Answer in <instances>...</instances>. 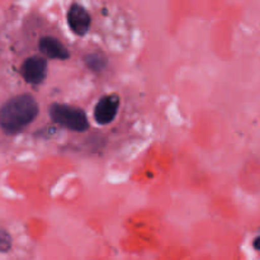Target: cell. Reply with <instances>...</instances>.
<instances>
[{"mask_svg": "<svg viewBox=\"0 0 260 260\" xmlns=\"http://www.w3.org/2000/svg\"><path fill=\"white\" fill-rule=\"evenodd\" d=\"M38 47L42 55L52 60H68L70 53L66 50L65 46L58 40L53 37H43L40 40Z\"/></svg>", "mask_w": 260, "mask_h": 260, "instance_id": "obj_6", "label": "cell"}, {"mask_svg": "<svg viewBox=\"0 0 260 260\" xmlns=\"http://www.w3.org/2000/svg\"><path fill=\"white\" fill-rule=\"evenodd\" d=\"M119 108V96L117 94L104 95L94 108V119L99 124H108L116 118Z\"/></svg>", "mask_w": 260, "mask_h": 260, "instance_id": "obj_4", "label": "cell"}, {"mask_svg": "<svg viewBox=\"0 0 260 260\" xmlns=\"http://www.w3.org/2000/svg\"><path fill=\"white\" fill-rule=\"evenodd\" d=\"M12 248V238L5 230H0V253H7Z\"/></svg>", "mask_w": 260, "mask_h": 260, "instance_id": "obj_7", "label": "cell"}, {"mask_svg": "<svg viewBox=\"0 0 260 260\" xmlns=\"http://www.w3.org/2000/svg\"><path fill=\"white\" fill-rule=\"evenodd\" d=\"M50 117L55 123L75 132H85L89 128V122L84 111L68 104L55 103L48 109Z\"/></svg>", "mask_w": 260, "mask_h": 260, "instance_id": "obj_2", "label": "cell"}, {"mask_svg": "<svg viewBox=\"0 0 260 260\" xmlns=\"http://www.w3.org/2000/svg\"><path fill=\"white\" fill-rule=\"evenodd\" d=\"M20 73L27 83L38 85L47 76V60L38 56H32L23 62Z\"/></svg>", "mask_w": 260, "mask_h": 260, "instance_id": "obj_3", "label": "cell"}, {"mask_svg": "<svg viewBox=\"0 0 260 260\" xmlns=\"http://www.w3.org/2000/svg\"><path fill=\"white\" fill-rule=\"evenodd\" d=\"M68 23L75 35L84 36L90 28L91 19L85 8L79 4H73L68 12Z\"/></svg>", "mask_w": 260, "mask_h": 260, "instance_id": "obj_5", "label": "cell"}, {"mask_svg": "<svg viewBox=\"0 0 260 260\" xmlns=\"http://www.w3.org/2000/svg\"><path fill=\"white\" fill-rule=\"evenodd\" d=\"M254 248H255L256 250H260V238L255 239V241H254Z\"/></svg>", "mask_w": 260, "mask_h": 260, "instance_id": "obj_8", "label": "cell"}, {"mask_svg": "<svg viewBox=\"0 0 260 260\" xmlns=\"http://www.w3.org/2000/svg\"><path fill=\"white\" fill-rule=\"evenodd\" d=\"M38 112V103L32 95L13 96L0 107V128L7 135L18 134L35 121Z\"/></svg>", "mask_w": 260, "mask_h": 260, "instance_id": "obj_1", "label": "cell"}]
</instances>
